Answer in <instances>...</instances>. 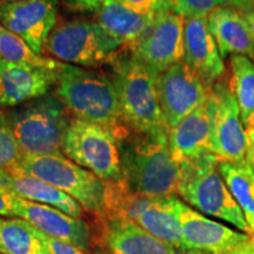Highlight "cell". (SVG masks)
Returning a JSON list of instances; mask_svg holds the SVG:
<instances>
[{
  "label": "cell",
  "instance_id": "obj_41",
  "mask_svg": "<svg viewBox=\"0 0 254 254\" xmlns=\"http://www.w3.org/2000/svg\"><path fill=\"white\" fill-rule=\"evenodd\" d=\"M1 26H2V25H1V24H0V28H1ZM0 62H1V59H0Z\"/></svg>",
  "mask_w": 254,
  "mask_h": 254
},
{
  "label": "cell",
  "instance_id": "obj_20",
  "mask_svg": "<svg viewBox=\"0 0 254 254\" xmlns=\"http://www.w3.org/2000/svg\"><path fill=\"white\" fill-rule=\"evenodd\" d=\"M168 146L171 154L178 164L212 153L211 123L207 104L202 105L171 128Z\"/></svg>",
  "mask_w": 254,
  "mask_h": 254
},
{
  "label": "cell",
  "instance_id": "obj_17",
  "mask_svg": "<svg viewBox=\"0 0 254 254\" xmlns=\"http://www.w3.org/2000/svg\"><path fill=\"white\" fill-rule=\"evenodd\" d=\"M58 69V68H57ZM57 71L0 62V106L15 107L44 97L56 84Z\"/></svg>",
  "mask_w": 254,
  "mask_h": 254
},
{
  "label": "cell",
  "instance_id": "obj_31",
  "mask_svg": "<svg viewBox=\"0 0 254 254\" xmlns=\"http://www.w3.org/2000/svg\"><path fill=\"white\" fill-rule=\"evenodd\" d=\"M107 0H64L66 7L74 12H82V13H97L99 8Z\"/></svg>",
  "mask_w": 254,
  "mask_h": 254
},
{
  "label": "cell",
  "instance_id": "obj_10",
  "mask_svg": "<svg viewBox=\"0 0 254 254\" xmlns=\"http://www.w3.org/2000/svg\"><path fill=\"white\" fill-rule=\"evenodd\" d=\"M157 90L170 128L205 105L208 97L204 82L185 62L158 74Z\"/></svg>",
  "mask_w": 254,
  "mask_h": 254
},
{
  "label": "cell",
  "instance_id": "obj_1",
  "mask_svg": "<svg viewBox=\"0 0 254 254\" xmlns=\"http://www.w3.org/2000/svg\"><path fill=\"white\" fill-rule=\"evenodd\" d=\"M123 183L146 198L178 194L180 166L168 146V136L142 134L129 129L119 139Z\"/></svg>",
  "mask_w": 254,
  "mask_h": 254
},
{
  "label": "cell",
  "instance_id": "obj_33",
  "mask_svg": "<svg viewBox=\"0 0 254 254\" xmlns=\"http://www.w3.org/2000/svg\"><path fill=\"white\" fill-rule=\"evenodd\" d=\"M225 5L239 9L241 12H247L254 8V0H224Z\"/></svg>",
  "mask_w": 254,
  "mask_h": 254
},
{
  "label": "cell",
  "instance_id": "obj_5",
  "mask_svg": "<svg viewBox=\"0 0 254 254\" xmlns=\"http://www.w3.org/2000/svg\"><path fill=\"white\" fill-rule=\"evenodd\" d=\"M67 109L57 97L44 95L15 106L4 117L23 155L63 154L71 124Z\"/></svg>",
  "mask_w": 254,
  "mask_h": 254
},
{
  "label": "cell",
  "instance_id": "obj_32",
  "mask_svg": "<svg viewBox=\"0 0 254 254\" xmlns=\"http://www.w3.org/2000/svg\"><path fill=\"white\" fill-rule=\"evenodd\" d=\"M15 200L17 195L0 185V217H15Z\"/></svg>",
  "mask_w": 254,
  "mask_h": 254
},
{
  "label": "cell",
  "instance_id": "obj_19",
  "mask_svg": "<svg viewBox=\"0 0 254 254\" xmlns=\"http://www.w3.org/2000/svg\"><path fill=\"white\" fill-rule=\"evenodd\" d=\"M0 185L11 190L18 198L58 208L73 218L80 219L82 206L57 187L12 167L0 172Z\"/></svg>",
  "mask_w": 254,
  "mask_h": 254
},
{
  "label": "cell",
  "instance_id": "obj_28",
  "mask_svg": "<svg viewBox=\"0 0 254 254\" xmlns=\"http://www.w3.org/2000/svg\"><path fill=\"white\" fill-rule=\"evenodd\" d=\"M220 6H226L224 0H172V11L184 19L207 18Z\"/></svg>",
  "mask_w": 254,
  "mask_h": 254
},
{
  "label": "cell",
  "instance_id": "obj_30",
  "mask_svg": "<svg viewBox=\"0 0 254 254\" xmlns=\"http://www.w3.org/2000/svg\"><path fill=\"white\" fill-rule=\"evenodd\" d=\"M37 230V228H36ZM37 236L43 244L44 252L46 254H84L85 251L79 247L65 243V241L55 239V238L46 236L43 232L37 230Z\"/></svg>",
  "mask_w": 254,
  "mask_h": 254
},
{
  "label": "cell",
  "instance_id": "obj_3",
  "mask_svg": "<svg viewBox=\"0 0 254 254\" xmlns=\"http://www.w3.org/2000/svg\"><path fill=\"white\" fill-rule=\"evenodd\" d=\"M114 79L124 123L132 131L168 136L170 125L161 110L157 74L129 53L113 62Z\"/></svg>",
  "mask_w": 254,
  "mask_h": 254
},
{
  "label": "cell",
  "instance_id": "obj_6",
  "mask_svg": "<svg viewBox=\"0 0 254 254\" xmlns=\"http://www.w3.org/2000/svg\"><path fill=\"white\" fill-rule=\"evenodd\" d=\"M15 168L63 190L97 217L103 214L104 180L63 154L23 155Z\"/></svg>",
  "mask_w": 254,
  "mask_h": 254
},
{
  "label": "cell",
  "instance_id": "obj_24",
  "mask_svg": "<svg viewBox=\"0 0 254 254\" xmlns=\"http://www.w3.org/2000/svg\"><path fill=\"white\" fill-rule=\"evenodd\" d=\"M231 88L239 106L245 129L254 127V62L245 56H232Z\"/></svg>",
  "mask_w": 254,
  "mask_h": 254
},
{
  "label": "cell",
  "instance_id": "obj_9",
  "mask_svg": "<svg viewBox=\"0 0 254 254\" xmlns=\"http://www.w3.org/2000/svg\"><path fill=\"white\" fill-rule=\"evenodd\" d=\"M206 104L211 123L212 154L221 161L246 160L249 139L230 81L222 78L209 88Z\"/></svg>",
  "mask_w": 254,
  "mask_h": 254
},
{
  "label": "cell",
  "instance_id": "obj_42",
  "mask_svg": "<svg viewBox=\"0 0 254 254\" xmlns=\"http://www.w3.org/2000/svg\"><path fill=\"white\" fill-rule=\"evenodd\" d=\"M0 254H1V253H0Z\"/></svg>",
  "mask_w": 254,
  "mask_h": 254
},
{
  "label": "cell",
  "instance_id": "obj_21",
  "mask_svg": "<svg viewBox=\"0 0 254 254\" xmlns=\"http://www.w3.org/2000/svg\"><path fill=\"white\" fill-rule=\"evenodd\" d=\"M158 15L138 13L119 0H107L97 12V23L131 50L147 34Z\"/></svg>",
  "mask_w": 254,
  "mask_h": 254
},
{
  "label": "cell",
  "instance_id": "obj_26",
  "mask_svg": "<svg viewBox=\"0 0 254 254\" xmlns=\"http://www.w3.org/2000/svg\"><path fill=\"white\" fill-rule=\"evenodd\" d=\"M0 59L6 63L52 71H57L60 64L38 55L20 37L6 30L4 26L0 28Z\"/></svg>",
  "mask_w": 254,
  "mask_h": 254
},
{
  "label": "cell",
  "instance_id": "obj_16",
  "mask_svg": "<svg viewBox=\"0 0 254 254\" xmlns=\"http://www.w3.org/2000/svg\"><path fill=\"white\" fill-rule=\"evenodd\" d=\"M184 51V62L199 75L207 90L224 78V62L207 18L185 19Z\"/></svg>",
  "mask_w": 254,
  "mask_h": 254
},
{
  "label": "cell",
  "instance_id": "obj_39",
  "mask_svg": "<svg viewBox=\"0 0 254 254\" xmlns=\"http://www.w3.org/2000/svg\"><path fill=\"white\" fill-rule=\"evenodd\" d=\"M84 254H98V253H93V252H91V251H85Z\"/></svg>",
  "mask_w": 254,
  "mask_h": 254
},
{
  "label": "cell",
  "instance_id": "obj_15",
  "mask_svg": "<svg viewBox=\"0 0 254 254\" xmlns=\"http://www.w3.org/2000/svg\"><path fill=\"white\" fill-rule=\"evenodd\" d=\"M15 218L24 219L46 236L65 241L84 251H91L93 246V231L86 222L64 213L58 208L17 196Z\"/></svg>",
  "mask_w": 254,
  "mask_h": 254
},
{
  "label": "cell",
  "instance_id": "obj_22",
  "mask_svg": "<svg viewBox=\"0 0 254 254\" xmlns=\"http://www.w3.org/2000/svg\"><path fill=\"white\" fill-rule=\"evenodd\" d=\"M179 204L180 200L174 195L150 198L134 222L151 236L184 252L186 250L183 241Z\"/></svg>",
  "mask_w": 254,
  "mask_h": 254
},
{
  "label": "cell",
  "instance_id": "obj_25",
  "mask_svg": "<svg viewBox=\"0 0 254 254\" xmlns=\"http://www.w3.org/2000/svg\"><path fill=\"white\" fill-rule=\"evenodd\" d=\"M43 250L33 225L20 218L0 217V253L39 254Z\"/></svg>",
  "mask_w": 254,
  "mask_h": 254
},
{
  "label": "cell",
  "instance_id": "obj_4",
  "mask_svg": "<svg viewBox=\"0 0 254 254\" xmlns=\"http://www.w3.org/2000/svg\"><path fill=\"white\" fill-rule=\"evenodd\" d=\"M220 161L217 155L208 153L179 164L178 194L201 213L226 221L251 236L243 212L219 173Z\"/></svg>",
  "mask_w": 254,
  "mask_h": 254
},
{
  "label": "cell",
  "instance_id": "obj_2",
  "mask_svg": "<svg viewBox=\"0 0 254 254\" xmlns=\"http://www.w3.org/2000/svg\"><path fill=\"white\" fill-rule=\"evenodd\" d=\"M56 95L77 119L110 129L118 140L129 132L120 112L116 85L104 73L60 63Z\"/></svg>",
  "mask_w": 254,
  "mask_h": 254
},
{
  "label": "cell",
  "instance_id": "obj_36",
  "mask_svg": "<svg viewBox=\"0 0 254 254\" xmlns=\"http://www.w3.org/2000/svg\"><path fill=\"white\" fill-rule=\"evenodd\" d=\"M244 15H245L247 23L250 25V30H251V34H252V40H253V46H254V8L250 9V11L247 12H244Z\"/></svg>",
  "mask_w": 254,
  "mask_h": 254
},
{
  "label": "cell",
  "instance_id": "obj_40",
  "mask_svg": "<svg viewBox=\"0 0 254 254\" xmlns=\"http://www.w3.org/2000/svg\"><path fill=\"white\" fill-rule=\"evenodd\" d=\"M39 254H46V253H45V252H44V250H43V252H40Z\"/></svg>",
  "mask_w": 254,
  "mask_h": 254
},
{
  "label": "cell",
  "instance_id": "obj_34",
  "mask_svg": "<svg viewBox=\"0 0 254 254\" xmlns=\"http://www.w3.org/2000/svg\"><path fill=\"white\" fill-rule=\"evenodd\" d=\"M246 133L247 139H249V150H247L246 160L249 161V164L251 165L254 172V127L253 128L246 129Z\"/></svg>",
  "mask_w": 254,
  "mask_h": 254
},
{
  "label": "cell",
  "instance_id": "obj_38",
  "mask_svg": "<svg viewBox=\"0 0 254 254\" xmlns=\"http://www.w3.org/2000/svg\"><path fill=\"white\" fill-rule=\"evenodd\" d=\"M25 1V0H1V2H20Z\"/></svg>",
  "mask_w": 254,
  "mask_h": 254
},
{
  "label": "cell",
  "instance_id": "obj_8",
  "mask_svg": "<svg viewBox=\"0 0 254 254\" xmlns=\"http://www.w3.org/2000/svg\"><path fill=\"white\" fill-rule=\"evenodd\" d=\"M63 152L104 182L123 180L118 139L103 126L72 119L64 138Z\"/></svg>",
  "mask_w": 254,
  "mask_h": 254
},
{
  "label": "cell",
  "instance_id": "obj_14",
  "mask_svg": "<svg viewBox=\"0 0 254 254\" xmlns=\"http://www.w3.org/2000/svg\"><path fill=\"white\" fill-rule=\"evenodd\" d=\"M98 254H178L177 249L157 239L135 222L98 217L93 231Z\"/></svg>",
  "mask_w": 254,
  "mask_h": 254
},
{
  "label": "cell",
  "instance_id": "obj_35",
  "mask_svg": "<svg viewBox=\"0 0 254 254\" xmlns=\"http://www.w3.org/2000/svg\"><path fill=\"white\" fill-rule=\"evenodd\" d=\"M236 254H254V233L251 234L249 241Z\"/></svg>",
  "mask_w": 254,
  "mask_h": 254
},
{
  "label": "cell",
  "instance_id": "obj_13",
  "mask_svg": "<svg viewBox=\"0 0 254 254\" xmlns=\"http://www.w3.org/2000/svg\"><path fill=\"white\" fill-rule=\"evenodd\" d=\"M179 215L185 250L207 254H236L250 236L208 219L180 200Z\"/></svg>",
  "mask_w": 254,
  "mask_h": 254
},
{
  "label": "cell",
  "instance_id": "obj_27",
  "mask_svg": "<svg viewBox=\"0 0 254 254\" xmlns=\"http://www.w3.org/2000/svg\"><path fill=\"white\" fill-rule=\"evenodd\" d=\"M23 158V152L15 140L4 114L0 113V172L17 166Z\"/></svg>",
  "mask_w": 254,
  "mask_h": 254
},
{
  "label": "cell",
  "instance_id": "obj_11",
  "mask_svg": "<svg viewBox=\"0 0 254 254\" xmlns=\"http://www.w3.org/2000/svg\"><path fill=\"white\" fill-rule=\"evenodd\" d=\"M185 19L173 11L159 14L147 34L131 49L132 56L160 74L184 59Z\"/></svg>",
  "mask_w": 254,
  "mask_h": 254
},
{
  "label": "cell",
  "instance_id": "obj_23",
  "mask_svg": "<svg viewBox=\"0 0 254 254\" xmlns=\"http://www.w3.org/2000/svg\"><path fill=\"white\" fill-rule=\"evenodd\" d=\"M219 173L254 233V172L247 160L220 161Z\"/></svg>",
  "mask_w": 254,
  "mask_h": 254
},
{
  "label": "cell",
  "instance_id": "obj_18",
  "mask_svg": "<svg viewBox=\"0 0 254 254\" xmlns=\"http://www.w3.org/2000/svg\"><path fill=\"white\" fill-rule=\"evenodd\" d=\"M207 21L222 58L245 56L254 60L252 34L244 12L231 6H220L209 13Z\"/></svg>",
  "mask_w": 254,
  "mask_h": 254
},
{
  "label": "cell",
  "instance_id": "obj_12",
  "mask_svg": "<svg viewBox=\"0 0 254 254\" xmlns=\"http://www.w3.org/2000/svg\"><path fill=\"white\" fill-rule=\"evenodd\" d=\"M58 0L0 2V24L40 55L57 24Z\"/></svg>",
  "mask_w": 254,
  "mask_h": 254
},
{
  "label": "cell",
  "instance_id": "obj_7",
  "mask_svg": "<svg viewBox=\"0 0 254 254\" xmlns=\"http://www.w3.org/2000/svg\"><path fill=\"white\" fill-rule=\"evenodd\" d=\"M123 46L98 23L69 20L56 25L44 50L71 65L94 67L105 63H113Z\"/></svg>",
  "mask_w": 254,
  "mask_h": 254
},
{
  "label": "cell",
  "instance_id": "obj_37",
  "mask_svg": "<svg viewBox=\"0 0 254 254\" xmlns=\"http://www.w3.org/2000/svg\"><path fill=\"white\" fill-rule=\"evenodd\" d=\"M180 254H207L205 252H201V251H195V250H187V251H184Z\"/></svg>",
  "mask_w": 254,
  "mask_h": 254
},
{
  "label": "cell",
  "instance_id": "obj_29",
  "mask_svg": "<svg viewBox=\"0 0 254 254\" xmlns=\"http://www.w3.org/2000/svg\"><path fill=\"white\" fill-rule=\"evenodd\" d=\"M122 4L141 14H161L172 11V0H119Z\"/></svg>",
  "mask_w": 254,
  "mask_h": 254
}]
</instances>
